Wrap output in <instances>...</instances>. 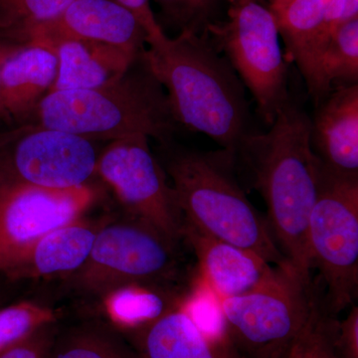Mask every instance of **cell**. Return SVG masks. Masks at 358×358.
<instances>
[{"label":"cell","instance_id":"obj_1","mask_svg":"<svg viewBox=\"0 0 358 358\" xmlns=\"http://www.w3.org/2000/svg\"><path fill=\"white\" fill-rule=\"evenodd\" d=\"M267 133L249 134L237 150L265 200L278 248L303 281L312 282L308 223L317 201L322 162L310 143V119L292 102Z\"/></svg>","mask_w":358,"mask_h":358},{"label":"cell","instance_id":"obj_2","mask_svg":"<svg viewBox=\"0 0 358 358\" xmlns=\"http://www.w3.org/2000/svg\"><path fill=\"white\" fill-rule=\"evenodd\" d=\"M143 57L166 91L178 126L236 152L250 134L243 83L206 31H181L148 43Z\"/></svg>","mask_w":358,"mask_h":358},{"label":"cell","instance_id":"obj_3","mask_svg":"<svg viewBox=\"0 0 358 358\" xmlns=\"http://www.w3.org/2000/svg\"><path fill=\"white\" fill-rule=\"evenodd\" d=\"M25 124H36L93 141L133 136L171 143L178 131L166 91L143 55L121 77L98 88L47 94Z\"/></svg>","mask_w":358,"mask_h":358},{"label":"cell","instance_id":"obj_4","mask_svg":"<svg viewBox=\"0 0 358 358\" xmlns=\"http://www.w3.org/2000/svg\"><path fill=\"white\" fill-rule=\"evenodd\" d=\"M160 145L159 162L173 181L185 221L211 236L258 254L271 265L292 268L278 248L267 219L238 182L236 152L223 148L185 150L171 147V143Z\"/></svg>","mask_w":358,"mask_h":358},{"label":"cell","instance_id":"obj_5","mask_svg":"<svg viewBox=\"0 0 358 358\" xmlns=\"http://www.w3.org/2000/svg\"><path fill=\"white\" fill-rule=\"evenodd\" d=\"M181 243L127 214L120 220L109 218L96 234L86 262L63 279L73 291L100 299L129 284L192 291L195 285L183 286L182 280L199 275L189 277L183 270Z\"/></svg>","mask_w":358,"mask_h":358},{"label":"cell","instance_id":"obj_6","mask_svg":"<svg viewBox=\"0 0 358 358\" xmlns=\"http://www.w3.org/2000/svg\"><path fill=\"white\" fill-rule=\"evenodd\" d=\"M205 31L251 92L257 110L271 126L291 99L288 61L272 9L264 0H229L227 20L209 23Z\"/></svg>","mask_w":358,"mask_h":358},{"label":"cell","instance_id":"obj_7","mask_svg":"<svg viewBox=\"0 0 358 358\" xmlns=\"http://www.w3.org/2000/svg\"><path fill=\"white\" fill-rule=\"evenodd\" d=\"M317 289L293 268L278 267L258 289L217 299L226 338L250 358L281 357L307 322Z\"/></svg>","mask_w":358,"mask_h":358},{"label":"cell","instance_id":"obj_8","mask_svg":"<svg viewBox=\"0 0 358 358\" xmlns=\"http://www.w3.org/2000/svg\"><path fill=\"white\" fill-rule=\"evenodd\" d=\"M308 238L312 268L319 270L324 286V305L338 315L353 305L357 294L358 178L322 166Z\"/></svg>","mask_w":358,"mask_h":358},{"label":"cell","instance_id":"obj_9","mask_svg":"<svg viewBox=\"0 0 358 358\" xmlns=\"http://www.w3.org/2000/svg\"><path fill=\"white\" fill-rule=\"evenodd\" d=\"M96 141L36 124L0 134V190L69 189L96 176Z\"/></svg>","mask_w":358,"mask_h":358},{"label":"cell","instance_id":"obj_10","mask_svg":"<svg viewBox=\"0 0 358 358\" xmlns=\"http://www.w3.org/2000/svg\"><path fill=\"white\" fill-rule=\"evenodd\" d=\"M96 176L112 188L127 215L150 224L173 241L185 242L182 211L148 136L110 141L99 155Z\"/></svg>","mask_w":358,"mask_h":358},{"label":"cell","instance_id":"obj_11","mask_svg":"<svg viewBox=\"0 0 358 358\" xmlns=\"http://www.w3.org/2000/svg\"><path fill=\"white\" fill-rule=\"evenodd\" d=\"M95 199L89 185L0 190V273L45 233L84 216Z\"/></svg>","mask_w":358,"mask_h":358},{"label":"cell","instance_id":"obj_12","mask_svg":"<svg viewBox=\"0 0 358 358\" xmlns=\"http://www.w3.org/2000/svg\"><path fill=\"white\" fill-rule=\"evenodd\" d=\"M343 0H293L275 14L285 55L305 80L317 103L331 94L322 73V56L343 21Z\"/></svg>","mask_w":358,"mask_h":358},{"label":"cell","instance_id":"obj_13","mask_svg":"<svg viewBox=\"0 0 358 358\" xmlns=\"http://www.w3.org/2000/svg\"><path fill=\"white\" fill-rule=\"evenodd\" d=\"M66 40L101 42L141 54L148 34L138 18L115 0H74L57 17L29 31L26 44L52 49Z\"/></svg>","mask_w":358,"mask_h":358},{"label":"cell","instance_id":"obj_14","mask_svg":"<svg viewBox=\"0 0 358 358\" xmlns=\"http://www.w3.org/2000/svg\"><path fill=\"white\" fill-rule=\"evenodd\" d=\"M183 240L195 255L200 280L217 299L254 291L277 273L278 267L258 254L211 236L185 220Z\"/></svg>","mask_w":358,"mask_h":358},{"label":"cell","instance_id":"obj_15","mask_svg":"<svg viewBox=\"0 0 358 358\" xmlns=\"http://www.w3.org/2000/svg\"><path fill=\"white\" fill-rule=\"evenodd\" d=\"M108 219L82 216L54 228L21 251L1 274L13 281L67 277L86 262L96 234Z\"/></svg>","mask_w":358,"mask_h":358},{"label":"cell","instance_id":"obj_16","mask_svg":"<svg viewBox=\"0 0 358 358\" xmlns=\"http://www.w3.org/2000/svg\"><path fill=\"white\" fill-rule=\"evenodd\" d=\"M310 119V143L322 166L358 178V85L331 92Z\"/></svg>","mask_w":358,"mask_h":358},{"label":"cell","instance_id":"obj_17","mask_svg":"<svg viewBox=\"0 0 358 358\" xmlns=\"http://www.w3.org/2000/svg\"><path fill=\"white\" fill-rule=\"evenodd\" d=\"M58 72L55 51L28 44L6 61L0 75V119L25 124L50 91Z\"/></svg>","mask_w":358,"mask_h":358},{"label":"cell","instance_id":"obj_18","mask_svg":"<svg viewBox=\"0 0 358 358\" xmlns=\"http://www.w3.org/2000/svg\"><path fill=\"white\" fill-rule=\"evenodd\" d=\"M134 334L141 358H242L227 338L201 329L182 303Z\"/></svg>","mask_w":358,"mask_h":358},{"label":"cell","instance_id":"obj_19","mask_svg":"<svg viewBox=\"0 0 358 358\" xmlns=\"http://www.w3.org/2000/svg\"><path fill=\"white\" fill-rule=\"evenodd\" d=\"M52 49L57 56L58 72L49 93L98 88L121 77L143 55L115 45L84 40H66Z\"/></svg>","mask_w":358,"mask_h":358},{"label":"cell","instance_id":"obj_20","mask_svg":"<svg viewBox=\"0 0 358 358\" xmlns=\"http://www.w3.org/2000/svg\"><path fill=\"white\" fill-rule=\"evenodd\" d=\"M192 292L129 284L113 289L101 300L110 322L134 333L185 303Z\"/></svg>","mask_w":358,"mask_h":358},{"label":"cell","instance_id":"obj_21","mask_svg":"<svg viewBox=\"0 0 358 358\" xmlns=\"http://www.w3.org/2000/svg\"><path fill=\"white\" fill-rule=\"evenodd\" d=\"M338 320L324 305L322 288L317 289L312 312L280 358H338L336 336Z\"/></svg>","mask_w":358,"mask_h":358},{"label":"cell","instance_id":"obj_22","mask_svg":"<svg viewBox=\"0 0 358 358\" xmlns=\"http://www.w3.org/2000/svg\"><path fill=\"white\" fill-rule=\"evenodd\" d=\"M74 0H0V39L26 44L28 33L57 17Z\"/></svg>","mask_w":358,"mask_h":358},{"label":"cell","instance_id":"obj_23","mask_svg":"<svg viewBox=\"0 0 358 358\" xmlns=\"http://www.w3.org/2000/svg\"><path fill=\"white\" fill-rule=\"evenodd\" d=\"M50 358H141L121 338L98 327H82L56 338Z\"/></svg>","mask_w":358,"mask_h":358},{"label":"cell","instance_id":"obj_24","mask_svg":"<svg viewBox=\"0 0 358 358\" xmlns=\"http://www.w3.org/2000/svg\"><path fill=\"white\" fill-rule=\"evenodd\" d=\"M322 73L329 88L334 84H357L358 18L341 23L322 56Z\"/></svg>","mask_w":358,"mask_h":358},{"label":"cell","instance_id":"obj_25","mask_svg":"<svg viewBox=\"0 0 358 358\" xmlns=\"http://www.w3.org/2000/svg\"><path fill=\"white\" fill-rule=\"evenodd\" d=\"M55 310L32 301H22L0 310V352L45 324H55Z\"/></svg>","mask_w":358,"mask_h":358},{"label":"cell","instance_id":"obj_26","mask_svg":"<svg viewBox=\"0 0 358 358\" xmlns=\"http://www.w3.org/2000/svg\"><path fill=\"white\" fill-rule=\"evenodd\" d=\"M162 13L181 31H204L219 0H157Z\"/></svg>","mask_w":358,"mask_h":358},{"label":"cell","instance_id":"obj_27","mask_svg":"<svg viewBox=\"0 0 358 358\" xmlns=\"http://www.w3.org/2000/svg\"><path fill=\"white\" fill-rule=\"evenodd\" d=\"M57 336L56 322L45 324L0 352V358H50Z\"/></svg>","mask_w":358,"mask_h":358},{"label":"cell","instance_id":"obj_28","mask_svg":"<svg viewBox=\"0 0 358 358\" xmlns=\"http://www.w3.org/2000/svg\"><path fill=\"white\" fill-rule=\"evenodd\" d=\"M338 358H358V307L352 305L345 320L339 322L336 336Z\"/></svg>","mask_w":358,"mask_h":358},{"label":"cell","instance_id":"obj_29","mask_svg":"<svg viewBox=\"0 0 358 358\" xmlns=\"http://www.w3.org/2000/svg\"><path fill=\"white\" fill-rule=\"evenodd\" d=\"M117 3L126 7L138 18L148 34L147 44L150 42L157 41L166 36L162 26L157 22L150 0H115Z\"/></svg>","mask_w":358,"mask_h":358},{"label":"cell","instance_id":"obj_30","mask_svg":"<svg viewBox=\"0 0 358 358\" xmlns=\"http://www.w3.org/2000/svg\"><path fill=\"white\" fill-rule=\"evenodd\" d=\"M24 46L26 45L13 43V42L0 39V75L6 61Z\"/></svg>","mask_w":358,"mask_h":358},{"label":"cell","instance_id":"obj_31","mask_svg":"<svg viewBox=\"0 0 358 358\" xmlns=\"http://www.w3.org/2000/svg\"><path fill=\"white\" fill-rule=\"evenodd\" d=\"M358 18V0H343V21L357 20Z\"/></svg>","mask_w":358,"mask_h":358},{"label":"cell","instance_id":"obj_32","mask_svg":"<svg viewBox=\"0 0 358 358\" xmlns=\"http://www.w3.org/2000/svg\"><path fill=\"white\" fill-rule=\"evenodd\" d=\"M268 6L272 9L273 13L277 14L282 11V9L286 8L293 0H268Z\"/></svg>","mask_w":358,"mask_h":358}]
</instances>
